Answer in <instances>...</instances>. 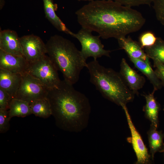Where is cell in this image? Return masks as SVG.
<instances>
[{
  "instance_id": "6da1fadb",
  "label": "cell",
  "mask_w": 164,
  "mask_h": 164,
  "mask_svg": "<svg viewBox=\"0 0 164 164\" xmlns=\"http://www.w3.org/2000/svg\"><path fill=\"white\" fill-rule=\"evenodd\" d=\"M75 14L81 27L96 32L105 39L125 37L138 31L146 21L138 11L111 0H94Z\"/></svg>"
},
{
  "instance_id": "7a4b0ae2",
  "label": "cell",
  "mask_w": 164,
  "mask_h": 164,
  "mask_svg": "<svg viewBox=\"0 0 164 164\" xmlns=\"http://www.w3.org/2000/svg\"><path fill=\"white\" fill-rule=\"evenodd\" d=\"M65 80L49 89L46 97L56 126L64 131L77 133L88 124L91 108L88 98Z\"/></svg>"
},
{
  "instance_id": "3957f363",
  "label": "cell",
  "mask_w": 164,
  "mask_h": 164,
  "mask_svg": "<svg viewBox=\"0 0 164 164\" xmlns=\"http://www.w3.org/2000/svg\"><path fill=\"white\" fill-rule=\"evenodd\" d=\"M46 45V54L64 80L73 85L76 83L87 65L80 51L70 40L58 35L51 36Z\"/></svg>"
},
{
  "instance_id": "277c9868",
  "label": "cell",
  "mask_w": 164,
  "mask_h": 164,
  "mask_svg": "<svg viewBox=\"0 0 164 164\" xmlns=\"http://www.w3.org/2000/svg\"><path fill=\"white\" fill-rule=\"evenodd\" d=\"M90 81L105 98L121 106L132 101L135 94L119 72L100 64L97 59L87 63Z\"/></svg>"
},
{
  "instance_id": "5b68a950",
  "label": "cell",
  "mask_w": 164,
  "mask_h": 164,
  "mask_svg": "<svg viewBox=\"0 0 164 164\" xmlns=\"http://www.w3.org/2000/svg\"><path fill=\"white\" fill-rule=\"evenodd\" d=\"M58 71L49 57L46 55L29 63L26 73L39 80L49 90L57 87L60 82Z\"/></svg>"
},
{
  "instance_id": "8992f818",
  "label": "cell",
  "mask_w": 164,
  "mask_h": 164,
  "mask_svg": "<svg viewBox=\"0 0 164 164\" xmlns=\"http://www.w3.org/2000/svg\"><path fill=\"white\" fill-rule=\"evenodd\" d=\"M92 32L82 28L77 33L71 32L70 35L76 38L80 42L81 49L80 50L84 59L86 61L90 57L94 59L105 56L110 57L111 51L104 49L99 35L94 36Z\"/></svg>"
},
{
  "instance_id": "52a82bcc",
  "label": "cell",
  "mask_w": 164,
  "mask_h": 164,
  "mask_svg": "<svg viewBox=\"0 0 164 164\" xmlns=\"http://www.w3.org/2000/svg\"><path fill=\"white\" fill-rule=\"evenodd\" d=\"M48 89L38 80L26 73L22 75L19 87L14 98L28 102L46 98Z\"/></svg>"
},
{
  "instance_id": "ba28073f",
  "label": "cell",
  "mask_w": 164,
  "mask_h": 164,
  "mask_svg": "<svg viewBox=\"0 0 164 164\" xmlns=\"http://www.w3.org/2000/svg\"><path fill=\"white\" fill-rule=\"evenodd\" d=\"M124 111L131 136L127 138V141L131 144L135 153L136 164H147L151 162V156L142 138L134 126L128 112L126 105L121 106Z\"/></svg>"
},
{
  "instance_id": "9c48e42d",
  "label": "cell",
  "mask_w": 164,
  "mask_h": 164,
  "mask_svg": "<svg viewBox=\"0 0 164 164\" xmlns=\"http://www.w3.org/2000/svg\"><path fill=\"white\" fill-rule=\"evenodd\" d=\"M23 56L29 63L39 60L46 54V43L39 36L30 34L20 37Z\"/></svg>"
},
{
  "instance_id": "30bf717a",
  "label": "cell",
  "mask_w": 164,
  "mask_h": 164,
  "mask_svg": "<svg viewBox=\"0 0 164 164\" xmlns=\"http://www.w3.org/2000/svg\"><path fill=\"white\" fill-rule=\"evenodd\" d=\"M29 65L23 56L14 55L0 50V69L22 75L27 73Z\"/></svg>"
},
{
  "instance_id": "8fae6325",
  "label": "cell",
  "mask_w": 164,
  "mask_h": 164,
  "mask_svg": "<svg viewBox=\"0 0 164 164\" xmlns=\"http://www.w3.org/2000/svg\"><path fill=\"white\" fill-rule=\"evenodd\" d=\"M0 50L13 55L23 56L20 37L15 31L10 29L1 30Z\"/></svg>"
},
{
  "instance_id": "7c38bea8",
  "label": "cell",
  "mask_w": 164,
  "mask_h": 164,
  "mask_svg": "<svg viewBox=\"0 0 164 164\" xmlns=\"http://www.w3.org/2000/svg\"><path fill=\"white\" fill-rule=\"evenodd\" d=\"M119 73L129 89L135 94H138V91L145 83V78L133 69L124 58L121 60Z\"/></svg>"
},
{
  "instance_id": "4fadbf2b",
  "label": "cell",
  "mask_w": 164,
  "mask_h": 164,
  "mask_svg": "<svg viewBox=\"0 0 164 164\" xmlns=\"http://www.w3.org/2000/svg\"><path fill=\"white\" fill-rule=\"evenodd\" d=\"M22 75L0 69V88L14 97L22 80Z\"/></svg>"
},
{
  "instance_id": "5bb4252c",
  "label": "cell",
  "mask_w": 164,
  "mask_h": 164,
  "mask_svg": "<svg viewBox=\"0 0 164 164\" xmlns=\"http://www.w3.org/2000/svg\"><path fill=\"white\" fill-rule=\"evenodd\" d=\"M129 57L135 67L148 78L153 86V90L156 91L161 88V82L151 67L148 57L145 60Z\"/></svg>"
},
{
  "instance_id": "9a60e30c",
  "label": "cell",
  "mask_w": 164,
  "mask_h": 164,
  "mask_svg": "<svg viewBox=\"0 0 164 164\" xmlns=\"http://www.w3.org/2000/svg\"><path fill=\"white\" fill-rule=\"evenodd\" d=\"M155 91L153 90L151 93L143 95L146 101V104L143 110L145 112V117L150 121L151 125L157 129L159 125L158 115L160 105L154 97Z\"/></svg>"
},
{
  "instance_id": "2e32d148",
  "label": "cell",
  "mask_w": 164,
  "mask_h": 164,
  "mask_svg": "<svg viewBox=\"0 0 164 164\" xmlns=\"http://www.w3.org/2000/svg\"><path fill=\"white\" fill-rule=\"evenodd\" d=\"M117 39L121 49L125 51L129 57L143 60L148 57L139 43L134 41L130 37H123Z\"/></svg>"
},
{
  "instance_id": "e0dca14e",
  "label": "cell",
  "mask_w": 164,
  "mask_h": 164,
  "mask_svg": "<svg viewBox=\"0 0 164 164\" xmlns=\"http://www.w3.org/2000/svg\"><path fill=\"white\" fill-rule=\"evenodd\" d=\"M45 17L53 26L59 31L70 34L71 31L56 15L57 5L53 0H43Z\"/></svg>"
},
{
  "instance_id": "ac0fdd59",
  "label": "cell",
  "mask_w": 164,
  "mask_h": 164,
  "mask_svg": "<svg viewBox=\"0 0 164 164\" xmlns=\"http://www.w3.org/2000/svg\"><path fill=\"white\" fill-rule=\"evenodd\" d=\"M157 128L151 125L147 132L150 155L151 159L154 161V156L157 152H164V133L157 130Z\"/></svg>"
},
{
  "instance_id": "d6986e66",
  "label": "cell",
  "mask_w": 164,
  "mask_h": 164,
  "mask_svg": "<svg viewBox=\"0 0 164 164\" xmlns=\"http://www.w3.org/2000/svg\"><path fill=\"white\" fill-rule=\"evenodd\" d=\"M9 110L10 119L14 117H24L32 114L29 104L28 102L15 98L11 100Z\"/></svg>"
},
{
  "instance_id": "ffe728a7",
  "label": "cell",
  "mask_w": 164,
  "mask_h": 164,
  "mask_svg": "<svg viewBox=\"0 0 164 164\" xmlns=\"http://www.w3.org/2000/svg\"><path fill=\"white\" fill-rule=\"evenodd\" d=\"M29 105L32 114L36 116L47 118L52 115L50 104L46 97L36 100Z\"/></svg>"
},
{
  "instance_id": "44dd1931",
  "label": "cell",
  "mask_w": 164,
  "mask_h": 164,
  "mask_svg": "<svg viewBox=\"0 0 164 164\" xmlns=\"http://www.w3.org/2000/svg\"><path fill=\"white\" fill-rule=\"evenodd\" d=\"M145 52L149 58L158 60L164 64V40L161 38L157 37L153 45L145 48Z\"/></svg>"
},
{
  "instance_id": "7402d4cb",
  "label": "cell",
  "mask_w": 164,
  "mask_h": 164,
  "mask_svg": "<svg viewBox=\"0 0 164 164\" xmlns=\"http://www.w3.org/2000/svg\"><path fill=\"white\" fill-rule=\"evenodd\" d=\"M157 38V37L152 32H145L139 36V43L143 48L150 47L155 43Z\"/></svg>"
},
{
  "instance_id": "603a6c76",
  "label": "cell",
  "mask_w": 164,
  "mask_h": 164,
  "mask_svg": "<svg viewBox=\"0 0 164 164\" xmlns=\"http://www.w3.org/2000/svg\"><path fill=\"white\" fill-rule=\"evenodd\" d=\"M152 3L157 19L164 26V0H153Z\"/></svg>"
},
{
  "instance_id": "cb8c5ba5",
  "label": "cell",
  "mask_w": 164,
  "mask_h": 164,
  "mask_svg": "<svg viewBox=\"0 0 164 164\" xmlns=\"http://www.w3.org/2000/svg\"><path fill=\"white\" fill-rule=\"evenodd\" d=\"M8 111L0 109V132L4 133L9 128L10 125Z\"/></svg>"
},
{
  "instance_id": "d4e9b609",
  "label": "cell",
  "mask_w": 164,
  "mask_h": 164,
  "mask_svg": "<svg viewBox=\"0 0 164 164\" xmlns=\"http://www.w3.org/2000/svg\"><path fill=\"white\" fill-rule=\"evenodd\" d=\"M117 2L123 5L132 7L141 5H150L153 0H111Z\"/></svg>"
},
{
  "instance_id": "484cf974",
  "label": "cell",
  "mask_w": 164,
  "mask_h": 164,
  "mask_svg": "<svg viewBox=\"0 0 164 164\" xmlns=\"http://www.w3.org/2000/svg\"><path fill=\"white\" fill-rule=\"evenodd\" d=\"M12 98L6 91L0 88V109L8 110Z\"/></svg>"
},
{
  "instance_id": "4316f807",
  "label": "cell",
  "mask_w": 164,
  "mask_h": 164,
  "mask_svg": "<svg viewBox=\"0 0 164 164\" xmlns=\"http://www.w3.org/2000/svg\"><path fill=\"white\" fill-rule=\"evenodd\" d=\"M154 67L155 68V72L164 87V64L157 60H153Z\"/></svg>"
},
{
  "instance_id": "83f0119b",
  "label": "cell",
  "mask_w": 164,
  "mask_h": 164,
  "mask_svg": "<svg viewBox=\"0 0 164 164\" xmlns=\"http://www.w3.org/2000/svg\"><path fill=\"white\" fill-rule=\"evenodd\" d=\"M5 4L4 0H0V9L1 10Z\"/></svg>"
},
{
  "instance_id": "f1b7e54d",
  "label": "cell",
  "mask_w": 164,
  "mask_h": 164,
  "mask_svg": "<svg viewBox=\"0 0 164 164\" xmlns=\"http://www.w3.org/2000/svg\"><path fill=\"white\" fill-rule=\"evenodd\" d=\"M79 1H88L91 2L94 1V0H77Z\"/></svg>"
},
{
  "instance_id": "f546056e",
  "label": "cell",
  "mask_w": 164,
  "mask_h": 164,
  "mask_svg": "<svg viewBox=\"0 0 164 164\" xmlns=\"http://www.w3.org/2000/svg\"><path fill=\"white\" fill-rule=\"evenodd\" d=\"M163 110L164 111V108H163Z\"/></svg>"
}]
</instances>
